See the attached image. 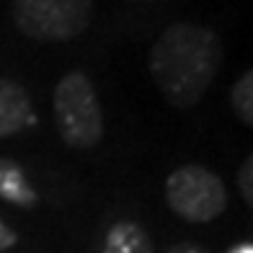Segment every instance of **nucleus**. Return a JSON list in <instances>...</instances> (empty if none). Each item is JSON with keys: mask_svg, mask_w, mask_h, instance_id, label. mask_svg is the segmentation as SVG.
Masks as SVG:
<instances>
[{"mask_svg": "<svg viewBox=\"0 0 253 253\" xmlns=\"http://www.w3.org/2000/svg\"><path fill=\"white\" fill-rule=\"evenodd\" d=\"M222 62V39L210 26L181 21L153 44L150 78L170 106L191 109L207 96Z\"/></svg>", "mask_w": 253, "mask_h": 253, "instance_id": "obj_1", "label": "nucleus"}, {"mask_svg": "<svg viewBox=\"0 0 253 253\" xmlns=\"http://www.w3.org/2000/svg\"><path fill=\"white\" fill-rule=\"evenodd\" d=\"M230 103H233L235 117L246 126H253V73L246 70L235 80L233 90H230Z\"/></svg>", "mask_w": 253, "mask_h": 253, "instance_id": "obj_8", "label": "nucleus"}, {"mask_svg": "<svg viewBox=\"0 0 253 253\" xmlns=\"http://www.w3.org/2000/svg\"><path fill=\"white\" fill-rule=\"evenodd\" d=\"M54 124L73 150L96 147L103 137V111L93 83L83 73H67L54 88Z\"/></svg>", "mask_w": 253, "mask_h": 253, "instance_id": "obj_2", "label": "nucleus"}, {"mask_svg": "<svg viewBox=\"0 0 253 253\" xmlns=\"http://www.w3.org/2000/svg\"><path fill=\"white\" fill-rule=\"evenodd\" d=\"M251 178H253V158L248 155V158H246V163H243V168H240V173H238L240 194L246 197L248 204H253V186H251Z\"/></svg>", "mask_w": 253, "mask_h": 253, "instance_id": "obj_9", "label": "nucleus"}, {"mask_svg": "<svg viewBox=\"0 0 253 253\" xmlns=\"http://www.w3.org/2000/svg\"><path fill=\"white\" fill-rule=\"evenodd\" d=\"M16 243H18V235H16L3 220H0V253H3V251H10Z\"/></svg>", "mask_w": 253, "mask_h": 253, "instance_id": "obj_10", "label": "nucleus"}, {"mask_svg": "<svg viewBox=\"0 0 253 253\" xmlns=\"http://www.w3.org/2000/svg\"><path fill=\"white\" fill-rule=\"evenodd\" d=\"M103 253H155L153 240L137 222H117L103 240Z\"/></svg>", "mask_w": 253, "mask_h": 253, "instance_id": "obj_7", "label": "nucleus"}, {"mask_svg": "<svg viewBox=\"0 0 253 253\" xmlns=\"http://www.w3.org/2000/svg\"><path fill=\"white\" fill-rule=\"evenodd\" d=\"M166 202L186 222H212L227 207V189L214 170L189 163L166 178Z\"/></svg>", "mask_w": 253, "mask_h": 253, "instance_id": "obj_4", "label": "nucleus"}, {"mask_svg": "<svg viewBox=\"0 0 253 253\" xmlns=\"http://www.w3.org/2000/svg\"><path fill=\"white\" fill-rule=\"evenodd\" d=\"M0 199L16 207H34L39 202L37 189L29 183L24 168L8 158H0Z\"/></svg>", "mask_w": 253, "mask_h": 253, "instance_id": "obj_6", "label": "nucleus"}, {"mask_svg": "<svg viewBox=\"0 0 253 253\" xmlns=\"http://www.w3.org/2000/svg\"><path fill=\"white\" fill-rule=\"evenodd\" d=\"M93 18V0H16V29L37 42H70Z\"/></svg>", "mask_w": 253, "mask_h": 253, "instance_id": "obj_3", "label": "nucleus"}, {"mask_svg": "<svg viewBox=\"0 0 253 253\" xmlns=\"http://www.w3.org/2000/svg\"><path fill=\"white\" fill-rule=\"evenodd\" d=\"M168 253H207V251L199 248V246H194V243H181V246H173Z\"/></svg>", "mask_w": 253, "mask_h": 253, "instance_id": "obj_11", "label": "nucleus"}, {"mask_svg": "<svg viewBox=\"0 0 253 253\" xmlns=\"http://www.w3.org/2000/svg\"><path fill=\"white\" fill-rule=\"evenodd\" d=\"M34 122L37 117H34L31 98L24 85H18L10 78H0V140L24 132Z\"/></svg>", "mask_w": 253, "mask_h": 253, "instance_id": "obj_5", "label": "nucleus"}]
</instances>
